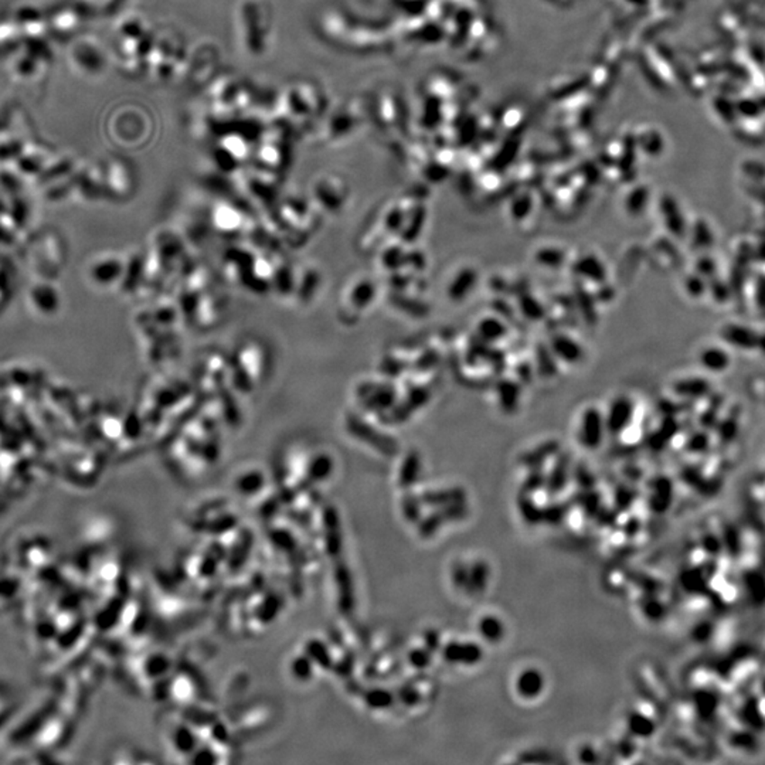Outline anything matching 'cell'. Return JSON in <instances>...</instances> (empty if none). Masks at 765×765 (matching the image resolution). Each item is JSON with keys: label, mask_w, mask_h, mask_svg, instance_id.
I'll return each mask as SVG.
<instances>
[{"label": "cell", "mask_w": 765, "mask_h": 765, "mask_svg": "<svg viewBox=\"0 0 765 765\" xmlns=\"http://www.w3.org/2000/svg\"><path fill=\"white\" fill-rule=\"evenodd\" d=\"M406 253L404 250V243L401 240L397 244H384L380 253V265L382 270L397 272L404 267V260H406Z\"/></svg>", "instance_id": "20"}, {"label": "cell", "mask_w": 765, "mask_h": 765, "mask_svg": "<svg viewBox=\"0 0 765 765\" xmlns=\"http://www.w3.org/2000/svg\"><path fill=\"white\" fill-rule=\"evenodd\" d=\"M268 370V352L258 340L248 339L235 350L230 362V382L237 392L251 394L264 382Z\"/></svg>", "instance_id": "1"}, {"label": "cell", "mask_w": 765, "mask_h": 765, "mask_svg": "<svg viewBox=\"0 0 765 765\" xmlns=\"http://www.w3.org/2000/svg\"><path fill=\"white\" fill-rule=\"evenodd\" d=\"M633 411H635V407H633V401L630 397H615L608 407L607 416H604L605 417L607 431L613 432V434L622 432L632 421Z\"/></svg>", "instance_id": "13"}, {"label": "cell", "mask_w": 765, "mask_h": 765, "mask_svg": "<svg viewBox=\"0 0 765 765\" xmlns=\"http://www.w3.org/2000/svg\"><path fill=\"white\" fill-rule=\"evenodd\" d=\"M379 422V417L367 414L359 409L345 412V429L350 438L369 446L372 449H376L380 454L389 456L396 451L397 444L394 439L387 436L386 432L382 431Z\"/></svg>", "instance_id": "4"}, {"label": "cell", "mask_w": 765, "mask_h": 765, "mask_svg": "<svg viewBox=\"0 0 765 765\" xmlns=\"http://www.w3.org/2000/svg\"><path fill=\"white\" fill-rule=\"evenodd\" d=\"M476 332H478L481 339L489 342V344H495V342H499V340L506 336L508 327H506V325L499 318L486 317L479 320Z\"/></svg>", "instance_id": "21"}, {"label": "cell", "mask_w": 765, "mask_h": 765, "mask_svg": "<svg viewBox=\"0 0 765 765\" xmlns=\"http://www.w3.org/2000/svg\"><path fill=\"white\" fill-rule=\"evenodd\" d=\"M308 657L315 663V667L320 672H330L335 668V653L330 647V643L327 642L324 638L314 637L305 641L304 648H302Z\"/></svg>", "instance_id": "14"}, {"label": "cell", "mask_w": 765, "mask_h": 765, "mask_svg": "<svg viewBox=\"0 0 765 765\" xmlns=\"http://www.w3.org/2000/svg\"><path fill=\"white\" fill-rule=\"evenodd\" d=\"M574 272L581 280L590 281L594 284H604L605 278H607V270H605L603 261L593 254L578 258L574 264Z\"/></svg>", "instance_id": "17"}, {"label": "cell", "mask_w": 765, "mask_h": 765, "mask_svg": "<svg viewBox=\"0 0 765 765\" xmlns=\"http://www.w3.org/2000/svg\"><path fill=\"white\" fill-rule=\"evenodd\" d=\"M169 744L172 746L173 751L179 757H185L186 760L198 749L203 740L198 734L193 723L189 720H180L176 723L172 729L169 730Z\"/></svg>", "instance_id": "11"}, {"label": "cell", "mask_w": 765, "mask_h": 765, "mask_svg": "<svg viewBox=\"0 0 765 765\" xmlns=\"http://www.w3.org/2000/svg\"><path fill=\"white\" fill-rule=\"evenodd\" d=\"M337 461L327 448H315L305 456L304 476L308 488L325 485L336 474Z\"/></svg>", "instance_id": "7"}, {"label": "cell", "mask_w": 765, "mask_h": 765, "mask_svg": "<svg viewBox=\"0 0 765 765\" xmlns=\"http://www.w3.org/2000/svg\"><path fill=\"white\" fill-rule=\"evenodd\" d=\"M605 427V417L597 407H587L584 410L580 419V439L588 448H595L603 442Z\"/></svg>", "instance_id": "12"}, {"label": "cell", "mask_w": 765, "mask_h": 765, "mask_svg": "<svg viewBox=\"0 0 765 765\" xmlns=\"http://www.w3.org/2000/svg\"><path fill=\"white\" fill-rule=\"evenodd\" d=\"M324 282V275L322 271L317 265H305L302 270L298 271L295 277L294 302L300 304V307H308L314 302L317 295L319 294L320 288Z\"/></svg>", "instance_id": "9"}, {"label": "cell", "mask_w": 765, "mask_h": 765, "mask_svg": "<svg viewBox=\"0 0 765 765\" xmlns=\"http://www.w3.org/2000/svg\"><path fill=\"white\" fill-rule=\"evenodd\" d=\"M550 352L556 359L567 364H580L584 357L583 347L577 340L563 334H558L551 337Z\"/></svg>", "instance_id": "15"}, {"label": "cell", "mask_w": 765, "mask_h": 765, "mask_svg": "<svg viewBox=\"0 0 765 765\" xmlns=\"http://www.w3.org/2000/svg\"><path fill=\"white\" fill-rule=\"evenodd\" d=\"M352 394L357 409L379 419L392 411L400 399L399 390L392 382L373 377H364L355 382Z\"/></svg>", "instance_id": "3"}, {"label": "cell", "mask_w": 765, "mask_h": 765, "mask_svg": "<svg viewBox=\"0 0 765 765\" xmlns=\"http://www.w3.org/2000/svg\"><path fill=\"white\" fill-rule=\"evenodd\" d=\"M314 207L320 213L336 215L345 207L349 196V186L337 175H324L315 179L312 185Z\"/></svg>", "instance_id": "6"}, {"label": "cell", "mask_w": 765, "mask_h": 765, "mask_svg": "<svg viewBox=\"0 0 765 765\" xmlns=\"http://www.w3.org/2000/svg\"><path fill=\"white\" fill-rule=\"evenodd\" d=\"M211 225L217 231V235L233 237V235H241L245 230L247 218H245L244 213L235 206L228 205V203H218L211 213Z\"/></svg>", "instance_id": "8"}, {"label": "cell", "mask_w": 765, "mask_h": 765, "mask_svg": "<svg viewBox=\"0 0 765 765\" xmlns=\"http://www.w3.org/2000/svg\"><path fill=\"white\" fill-rule=\"evenodd\" d=\"M288 672L290 677L298 683H310L317 677L318 668L312 662L309 657L304 650L295 653L294 657L290 658L288 663Z\"/></svg>", "instance_id": "19"}, {"label": "cell", "mask_w": 765, "mask_h": 765, "mask_svg": "<svg viewBox=\"0 0 765 765\" xmlns=\"http://www.w3.org/2000/svg\"><path fill=\"white\" fill-rule=\"evenodd\" d=\"M362 703L372 712H382L389 709L392 703V695L382 687H370L362 692Z\"/></svg>", "instance_id": "23"}, {"label": "cell", "mask_w": 765, "mask_h": 765, "mask_svg": "<svg viewBox=\"0 0 765 765\" xmlns=\"http://www.w3.org/2000/svg\"><path fill=\"white\" fill-rule=\"evenodd\" d=\"M496 394H498L499 406L503 411L512 412L518 409L519 401H521V387L518 382L503 380L499 382Z\"/></svg>", "instance_id": "22"}, {"label": "cell", "mask_w": 765, "mask_h": 765, "mask_svg": "<svg viewBox=\"0 0 765 765\" xmlns=\"http://www.w3.org/2000/svg\"><path fill=\"white\" fill-rule=\"evenodd\" d=\"M319 211L307 201L298 198H287L282 203L277 215V225L288 237L298 240H308L318 228Z\"/></svg>", "instance_id": "5"}, {"label": "cell", "mask_w": 765, "mask_h": 765, "mask_svg": "<svg viewBox=\"0 0 765 765\" xmlns=\"http://www.w3.org/2000/svg\"><path fill=\"white\" fill-rule=\"evenodd\" d=\"M478 282V274L474 268H464L456 278L449 282L448 298L452 302H461L465 300Z\"/></svg>", "instance_id": "18"}, {"label": "cell", "mask_w": 765, "mask_h": 765, "mask_svg": "<svg viewBox=\"0 0 765 765\" xmlns=\"http://www.w3.org/2000/svg\"><path fill=\"white\" fill-rule=\"evenodd\" d=\"M268 485V476L260 466H247L240 469L233 479V488L241 498L255 499L264 493Z\"/></svg>", "instance_id": "10"}, {"label": "cell", "mask_w": 765, "mask_h": 765, "mask_svg": "<svg viewBox=\"0 0 765 765\" xmlns=\"http://www.w3.org/2000/svg\"><path fill=\"white\" fill-rule=\"evenodd\" d=\"M380 287L374 278L359 275L345 285L339 298L337 315L342 324L354 327L369 312L379 298Z\"/></svg>", "instance_id": "2"}, {"label": "cell", "mask_w": 765, "mask_h": 765, "mask_svg": "<svg viewBox=\"0 0 765 765\" xmlns=\"http://www.w3.org/2000/svg\"><path fill=\"white\" fill-rule=\"evenodd\" d=\"M195 687L193 679L183 673L182 677L173 679L172 687L169 690H171L173 699L179 700L180 703H189L195 697Z\"/></svg>", "instance_id": "24"}, {"label": "cell", "mask_w": 765, "mask_h": 765, "mask_svg": "<svg viewBox=\"0 0 765 765\" xmlns=\"http://www.w3.org/2000/svg\"><path fill=\"white\" fill-rule=\"evenodd\" d=\"M536 261L546 268H558L565 263V254L558 248H541L536 254Z\"/></svg>", "instance_id": "26"}, {"label": "cell", "mask_w": 765, "mask_h": 765, "mask_svg": "<svg viewBox=\"0 0 765 765\" xmlns=\"http://www.w3.org/2000/svg\"><path fill=\"white\" fill-rule=\"evenodd\" d=\"M193 310H195V312H191L193 320H195V325H198L200 329H207V327L217 325L221 308L218 305L217 298L213 297V295L205 294L203 297L198 298L196 300Z\"/></svg>", "instance_id": "16"}, {"label": "cell", "mask_w": 765, "mask_h": 765, "mask_svg": "<svg viewBox=\"0 0 765 765\" xmlns=\"http://www.w3.org/2000/svg\"><path fill=\"white\" fill-rule=\"evenodd\" d=\"M519 308H521V314L529 320H540L545 317V308L531 295L521 297L519 300Z\"/></svg>", "instance_id": "25"}]
</instances>
